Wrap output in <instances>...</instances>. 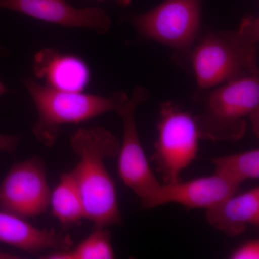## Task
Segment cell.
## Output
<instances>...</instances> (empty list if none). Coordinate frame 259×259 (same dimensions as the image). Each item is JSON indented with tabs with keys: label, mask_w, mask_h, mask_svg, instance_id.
I'll return each instance as SVG.
<instances>
[{
	"label": "cell",
	"mask_w": 259,
	"mask_h": 259,
	"mask_svg": "<svg viewBox=\"0 0 259 259\" xmlns=\"http://www.w3.org/2000/svg\"><path fill=\"white\" fill-rule=\"evenodd\" d=\"M70 145L79 158L71 171L82 198L84 218L95 227L122 224L115 182L105 165L107 158L117 157L120 141L103 127H83L71 135Z\"/></svg>",
	"instance_id": "obj_1"
},
{
	"label": "cell",
	"mask_w": 259,
	"mask_h": 259,
	"mask_svg": "<svg viewBox=\"0 0 259 259\" xmlns=\"http://www.w3.org/2000/svg\"><path fill=\"white\" fill-rule=\"evenodd\" d=\"M258 42L259 19L251 15L242 19L236 30L207 32L192 48L190 56L197 92L259 74Z\"/></svg>",
	"instance_id": "obj_2"
},
{
	"label": "cell",
	"mask_w": 259,
	"mask_h": 259,
	"mask_svg": "<svg viewBox=\"0 0 259 259\" xmlns=\"http://www.w3.org/2000/svg\"><path fill=\"white\" fill-rule=\"evenodd\" d=\"M199 111L194 115L201 139L236 142L248 121L259 135V74L227 81L196 93Z\"/></svg>",
	"instance_id": "obj_3"
},
{
	"label": "cell",
	"mask_w": 259,
	"mask_h": 259,
	"mask_svg": "<svg viewBox=\"0 0 259 259\" xmlns=\"http://www.w3.org/2000/svg\"><path fill=\"white\" fill-rule=\"evenodd\" d=\"M23 83L37 110V120L32 133L47 147L55 144L61 126L79 124L106 112H116L129 97L122 91L107 96L61 91L32 79L24 80Z\"/></svg>",
	"instance_id": "obj_4"
},
{
	"label": "cell",
	"mask_w": 259,
	"mask_h": 259,
	"mask_svg": "<svg viewBox=\"0 0 259 259\" xmlns=\"http://www.w3.org/2000/svg\"><path fill=\"white\" fill-rule=\"evenodd\" d=\"M207 0H163L136 15L131 24L141 36L171 48L175 63L190 56Z\"/></svg>",
	"instance_id": "obj_5"
},
{
	"label": "cell",
	"mask_w": 259,
	"mask_h": 259,
	"mask_svg": "<svg viewBox=\"0 0 259 259\" xmlns=\"http://www.w3.org/2000/svg\"><path fill=\"white\" fill-rule=\"evenodd\" d=\"M157 139L151 161L163 184L181 180L180 175L197 157L199 136L194 115L171 101L161 102Z\"/></svg>",
	"instance_id": "obj_6"
},
{
	"label": "cell",
	"mask_w": 259,
	"mask_h": 259,
	"mask_svg": "<svg viewBox=\"0 0 259 259\" xmlns=\"http://www.w3.org/2000/svg\"><path fill=\"white\" fill-rule=\"evenodd\" d=\"M149 97L148 90L138 86L116 113L122 122V140L117 161L119 177L141 201L146 202L159 188L158 182L151 169L140 140L136 120V111Z\"/></svg>",
	"instance_id": "obj_7"
},
{
	"label": "cell",
	"mask_w": 259,
	"mask_h": 259,
	"mask_svg": "<svg viewBox=\"0 0 259 259\" xmlns=\"http://www.w3.org/2000/svg\"><path fill=\"white\" fill-rule=\"evenodd\" d=\"M51 192L41 158L18 162L0 185V210L25 219L37 217L47 212Z\"/></svg>",
	"instance_id": "obj_8"
},
{
	"label": "cell",
	"mask_w": 259,
	"mask_h": 259,
	"mask_svg": "<svg viewBox=\"0 0 259 259\" xmlns=\"http://www.w3.org/2000/svg\"><path fill=\"white\" fill-rule=\"evenodd\" d=\"M0 8L67 28L90 29L101 35L112 25L111 19L102 8H75L66 0H0Z\"/></svg>",
	"instance_id": "obj_9"
},
{
	"label": "cell",
	"mask_w": 259,
	"mask_h": 259,
	"mask_svg": "<svg viewBox=\"0 0 259 259\" xmlns=\"http://www.w3.org/2000/svg\"><path fill=\"white\" fill-rule=\"evenodd\" d=\"M240 187L214 173L194 180L161 184L159 188L142 204L144 209L175 203L187 210L210 208L226 197L238 192Z\"/></svg>",
	"instance_id": "obj_10"
},
{
	"label": "cell",
	"mask_w": 259,
	"mask_h": 259,
	"mask_svg": "<svg viewBox=\"0 0 259 259\" xmlns=\"http://www.w3.org/2000/svg\"><path fill=\"white\" fill-rule=\"evenodd\" d=\"M32 68L37 78L47 81L46 85L61 91L82 92L90 82V69L82 59L51 48L35 54Z\"/></svg>",
	"instance_id": "obj_11"
},
{
	"label": "cell",
	"mask_w": 259,
	"mask_h": 259,
	"mask_svg": "<svg viewBox=\"0 0 259 259\" xmlns=\"http://www.w3.org/2000/svg\"><path fill=\"white\" fill-rule=\"evenodd\" d=\"M0 242L29 253L67 250L74 245L69 235L54 229H40L25 218L3 210H0Z\"/></svg>",
	"instance_id": "obj_12"
},
{
	"label": "cell",
	"mask_w": 259,
	"mask_h": 259,
	"mask_svg": "<svg viewBox=\"0 0 259 259\" xmlns=\"http://www.w3.org/2000/svg\"><path fill=\"white\" fill-rule=\"evenodd\" d=\"M206 219L227 236H238L248 226H259V187L235 193L206 209Z\"/></svg>",
	"instance_id": "obj_13"
},
{
	"label": "cell",
	"mask_w": 259,
	"mask_h": 259,
	"mask_svg": "<svg viewBox=\"0 0 259 259\" xmlns=\"http://www.w3.org/2000/svg\"><path fill=\"white\" fill-rule=\"evenodd\" d=\"M49 206L53 215L63 226H76L84 218L82 198L72 171L61 175L51 192Z\"/></svg>",
	"instance_id": "obj_14"
},
{
	"label": "cell",
	"mask_w": 259,
	"mask_h": 259,
	"mask_svg": "<svg viewBox=\"0 0 259 259\" xmlns=\"http://www.w3.org/2000/svg\"><path fill=\"white\" fill-rule=\"evenodd\" d=\"M115 250L111 233L107 227H95L91 233L76 246L67 250H54L42 255L47 259H113Z\"/></svg>",
	"instance_id": "obj_15"
},
{
	"label": "cell",
	"mask_w": 259,
	"mask_h": 259,
	"mask_svg": "<svg viewBox=\"0 0 259 259\" xmlns=\"http://www.w3.org/2000/svg\"><path fill=\"white\" fill-rule=\"evenodd\" d=\"M219 176L238 187L245 180L259 178V149L209 158Z\"/></svg>",
	"instance_id": "obj_16"
},
{
	"label": "cell",
	"mask_w": 259,
	"mask_h": 259,
	"mask_svg": "<svg viewBox=\"0 0 259 259\" xmlns=\"http://www.w3.org/2000/svg\"><path fill=\"white\" fill-rule=\"evenodd\" d=\"M231 259H258L259 240L252 239L244 242L230 253Z\"/></svg>",
	"instance_id": "obj_17"
},
{
	"label": "cell",
	"mask_w": 259,
	"mask_h": 259,
	"mask_svg": "<svg viewBox=\"0 0 259 259\" xmlns=\"http://www.w3.org/2000/svg\"><path fill=\"white\" fill-rule=\"evenodd\" d=\"M21 136L17 134H0V151L15 153Z\"/></svg>",
	"instance_id": "obj_18"
},
{
	"label": "cell",
	"mask_w": 259,
	"mask_h": 259,
	"mask_svg": "<svg viewBox=\"0 0 259 259\" xmlns=\"http://www.w3.org/2000/svg\"><path fill=\"white\" fill-rule=\"evenodd\" d=\"M20 258L18 255L12 254V253H5L0 251V259H17Z\"/></svg>",
	"instance_id": "obj_19"
},
{
	"label": "cell",
	"mask_w": 259,
	"mask_h": 259,
	"mask_svg": "<svg viewBox=\"0 0 259 259\" xmlns=\"http://www.w3.org/2000/svg\"><path fill=\"white\" fill-rule=\"evenodd\" d=\"M117 5H120L121 7L126 8V7L129 6L132 3V0H114Z\"/></svg>",
	"instance_id": "obj_20"
},
{
	"label": "cell",
	"mask_w": 259,
	"mask_h": 259,
	"mask_svg": "<svg viewBox=\"0 0 259 259\" xmlns=\"http://www.w3.org/2000/svg\"><path fill=\"white\" fill-rule=\"evenodd\" d=\"M8 89H7L6 87H5V85L0 81V96L8 93Z\"/></svg>",
	"instance_id": "obj_21"
}]
</instances>
